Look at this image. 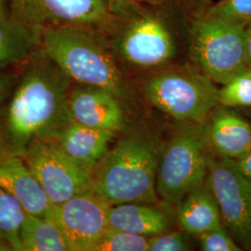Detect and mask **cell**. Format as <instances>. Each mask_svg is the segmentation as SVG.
I'll use <instances>...</instances> for the list:
<instances>
[{
  "instance_id": "9a60e30c",
  "label": "cell",
  "mask_w": 251,
  "mask_h": 251,
  "mask_svg": "<svg viewBox=\"0 0 251 251\" xmlns=\"http://www.w3.org/2000/svg\"><path fill=\"white\" fill-rule=\"evenodd\" d=\"M0 0V68L28 61L40 48V31L16 18Z\"/></svg>"
},
{
  "instance_id": "ba28073f",
  "label": "cell",
  "mask_w": 251,
  "mask_h": 251,
  "mask_svg": "<svg viewBox=\"0 0 251 251\" xmlns=\"http://www.w3.org/2000/svg\"><path fill=\"white\" fill-rule=\"evenodd\" d=\"M207 185L220 207L223 223L234 240L247 249L251 244V180L245 177L233 159H211Z\"/></svg>"
},
{
  "instance_id": "484cf974",
  "label": "cell",
  "mask_w": 251,
  "mask_h": 251,
  "mask_svg": "<svg viewBox=\"0 0 251 251\" xmlns=\"http://www.w3.org/2000/svg\"><path fill=\"white\" fill-rule=\"evenodd\" d=\"M234 163L238 171H240L245 177L251 180V152L247 153L241 158L234 160Z\"/></svg>"
},
{
  "instance_id": "5b68a950",
  "label": "cell",
  "mask_w": 251,
  "mask_h": 251,
  "mask_svg": "<svg viewBox=\"0 0 251 251\" xmlns=\"http://www.w3.org/2000/svg\"><path fill=\"white\" fill-rule=\"evenodd\" d=\"M208 151L205 124H188L179 130L160 153L155 183L157 196L175 204L201 186L211 160Z\"/></svg>"
},
{
  "instance_id": "f1b7e54d",
  "label": "cell",
  "mask_w": 251,
  "mask_h": 251,
  "mask_svg": "<svg viewBox=\"0 0 251 251\" xmlns=\"http://www.w3.org/2000/svg\"><path fill=\"white\" fill-rule=\"evenodd\" d=\"M12 249L11 247L9 246V244L7 242H5L4 240L0 239V251H11Z\"/></svg>"
},
{
  "instance_id": "9c48e42d",
  "label": "cell",
  "mask_w": 251,
  "mask_h": 251,
  "mask_svg": "<svg viewBox=\"0 0 251 251\" xmlns=\"http://www.w3.org/2000/svg\"><path fill=\"white\" fill-rule=\"evenodd\" d=\"M12 14L27 26L75 25L97 29L110 21L108 0H9Z\"/></svg>"
},
{
  "instance_id": "ac0fdd59",
  "label": "cell",
  "mask_w": 251,
  "mask_h": 251,
  "mask_svg": "<svg viewBox=\"0 0 251 251\" xmlns=\"http://www.w3.org/2000/svg\"><path fill=\"white\" fill-rule=\"evenodd\" d=\"M178 220L182 230L194 236L223 225L218 202L207 184L194 189L180 200Z\"/></svg>"
},
{
  "instance_id": "d6986e66",
  "label": "cell",
  "mask_w": 251,
  "mask_h": 251,
  "mask_svg": "<svg viewBox=\"0 0 251 251\" xmlns=\"http://www.w3.org/2000/svg\"><path fill=\"white\" fill-rule=\"evenodd\" d=\"M20 237L22 251H71L60 229L44 217L25 212Z\"/></svg>"
},
{
  "instance_id": "8992f818",
  "label": "cell",
  "mask_w": 251,
  "mask_h": 251,
  "mask_svg": "<svg viewBox=\"0 0 251 251\" xmlns=\"http://www.w3.org/2000/svg\"><path fill=\"white\" fill-rule=\"evenodd\" d=\"M190 56L200 71L225 85L248 68L246 26L208 14L196 19L190 33Z\"/></svg>"
},
{
  "instance_id": "277c9868",
  "label": "cell",
  "mask_w": 251,
  "mask_h": 251,
  "mask_svg": "<svg viewBox=\"0 0 251 251\" xmlns=\"http://www.w3.org/2000/svg\"><path fill=\"white\" fill-rule=\"evenodd\" d=\"M215 82L188 66L157 73L144 84V93L154 107L188 124H206L219 103Z\"/></svg>"
},
{
  "instance_id": "83f0119b",
  "label": "cell",
  "mask_w": 251,
  "mask_h": 251,
  "mask_svg": "<svg viewBox=\"0 0 251 251\" xmlns=\"http://www.w3.org/2000/svg\"><path fill=\"white\" fill-rule=\"evenodd\" d=\"M246 49L248 67L251 69V23L246 26Z\"/></svg>"
},
{
  "instance_id": "5bb4252c",
  "label": "cell",
  "mask_w": 251,
  "mask_h": 251,
  "mask_svg": "<svg viewBox=\"0 0 251 251\" xmlns=\"http://www.w3.org/2000/svg\"><path fill=\"white\" fill-rule=\"evenodd\" d=\"M205 130L209 148L220 157L237 160L251 152V124L235 112L215 111Z\"/></svg>"
},
{
  "instance_id": "6da1fadb",
  "label": "cell",
  "mask_w": 251,
  "mask_h": 251,
  "mask_svg": "<svg viewBox=\"0 0 251 251\" xmlns=\"http://www.w3.org/2000/svg\"><path fill=\"white\" fill-rule=\"evenodd\" d=\"M72 82L39 48L0 108V151L24 157L35 143L58 142L73 122Z\"/></svg>"
},
{
  "instance_id": "30bf717a",
  "label": "cell",
  "mask_w": 251,
  "mask_h": 251,
  "mask_svg": "<svg viewBox=\"0 0 251 251\" xmlns=\"http://www.w3.org/2000/svg\"><path fill=\"white\" fill-rule=\"evenodd\" d=\"M111 206L91 191L51 205L45 218L60 229L71 251H91L109 227Z\"/></svg>"
},
{
  "instance_id": "603a6c76",
  "label": "cell",
  "mask_w": 251,
  "mask_h": 251,
  "mask_svg": "<svg viewBox=\"0 0 251 251\" xmlns=\"http://www.w3.org/2000/svg\"><path fill=\"white\" fill-rule=\"evenodd\" d=\"M206 14L247 26L251 23V0H221L209 8Z\"/></svg>"
},
{
  "instance_id": "7c38bea8",
  "label": "cell",
  "mask_w": 251,
  "mask_h": 251,
  "mask_svg": "<svg viewBox=\"0 0 251 251\" xmlns=\"http://www.w3.org/2000/svg\"><path fill=\"white\" fill-rule=\"evenodd\" d=\"M69 109L73 121L117 133L124 128L126 118L119 99L108 90L81 85L72 89Z\"/></svg>"
},
{
  "instance_id": "ffe728a7",
  "label": "cell",
  "mask_w": 251,
  "mask_h": 251,
  "mask_svg": "<svg viewBox=\"0 0 251 251\" xmlns=\"http://www.w3.org/2000/svg\"><path fill=\"white\" fill-rule=\"evenodd\" d=\"M25 214L18 200L0 187V239L8 243L12 251H22L20 233Z\"/></svg>"
},
{
  "instance_id": "44dd1931",
  "label": "cell",
  "mask_w": 251,
  "mask_h": 251,
  "mask_svg": "<svg viewBox=\"0 0 251 251\" xmlns=\"http://www.w3.org/2000/svg\"><path fill=\"white\" fill-rule=\"evenodd\" d=\"M149 237L108 227L91 251H147Z\"/></svg>"
},
{
  "instance_id": "3957f363",
  "label": "cell",
  "mask_w": 251,
  "mask_h": 251,
  "mask_svg": "<svg viewBox=\"0 0 251 251\" xmlns=\"http://www.w3.org/2000/svg\"><path fill=\"white\" fill-rule=\"evenodd\" d=\"M97 29L63 25L40 31V49L81 85L99 87L124 99L128 93L113 48Z\"/></svg>"
},
{
  "instance_id": "8fae6325",
  "label": "cell",
  "mask_w": 251,
  "mask_h": 251,
  "mask_svg": "<svg viewBox=\"0 0 251 251\" xmlns=\"http://www.w3.org/2000/svg\"><path fill=\"white\" fill-rule=\"evenodd\" d=\"M116 48L126 63L140 68L161 66L176 54L170 29L161 19L152 15L131 21L117 38Z\"/></svg>"
},
{
  "instance_id": "52a82bcc",
  "label": "cell",
  "mask_w": 251,
  "mask_h": 251,
  "mask_svg": "<svg viewBox=\"0 0 251 251\" xmlns=\"http://www.w3.org/2000/svg\"><path fill=\"white\" fill-rule=\"evenodd\" d=\"M23 158L52 205L93 191V171L74 160L57 142L35 143Z\"/></svg>"
},
{
  "instance_id": "7402d4cb",
  "label": "cell",
  "mask_w": 251,
  "mask_h": 251,
  "mask_svg": "<svg viewBox=\"0 0 251 251\" xmlns=\"http://www.w3.org/2000/svg\"><path fill=\"white\" fill-rule=\"evenodd\" d=\"M219 103L227 107L251 106V69L247 68L224 85Z\"/></svg>"
},
{
  "instance_id": "4316f807",
  "label": "cell",
  "mask_w": 251,
  "mask_h": 251,
  "mask_svg": "<svg viewBox=\"0 0 251 251\" xmlns=\"http://www.w3.org/2000/svg\"><path fill=\"white\" fill-rule=\"evenodd\" d=\"M9 92L10 89L9 77L5 75L3 73L0 72V108L9 96Z\"/></svg>"
},
{
  "instance_id": "4fadbf2b",
  "label": "cell",
  "mask_w": 251,
  "mask_h": 251,
  "mask_svg": "<svg viewBox=\"0 0 251 251\" xmlns=\"http://www.w3.org/2000/svg\"><path fill=\"white\" fill-rule=\"evenodd\" d=\"M0 187L13 196L27 213L45 218L52 205L25 159L0 151Z\"/></svg>"
},
{
  "instance_id": "f546056e",
  "label": "cell",
  "mask_w": 251,
  "mask_h": 251,
  "mask_svg": "<svg viewBox=\"0 0 251 251\" xmlns=\"http://www.w3.org/2000/svg\"><path fill=\"white\" fill-rule=\"evenodd\" d=\"M108 1H117V2H124V1H128V0H108Z\"/></svg>"
},
{
  "instance_id": "2e32d148",
  "label": "cell",
  "mask_w": 251,
  "mask_h": 251,
  "mask_svg": "<svg viewBox=\"0 0 251 251\" xmlns=\"http://www.w3.org/2000/svg\"><path fill=\"white\" fill-rule=\"evenodd\" d=\"M116 135L114 131L94 128L73 121L57 143L74 160L93 171L108 152Z\"/></svg>"
},
{
  "instance_id": "d4e9b609",
  "label": "cell",
  "mask_w": 251,
  "mask_h": 251,
  "mask_svg": "<svg viewBox=\"0 0 251 251\" xmlns=\"http://www.w3.org/2000/svg\"><path fill=\"white\" fill-rule=\"evenodd\" d=\"M192 250L190 234L187 233H161L149 237V251H186Z\"/></svg>"
},
{
  "instance_id": "4dcf8cb0",
  "label": "cell",
  "mask_w": 251,
  "mask_h": 251,
  "mask_svg": "<svg viewBox=\"0 0 251 251\" xmlns=\"http://www.w3.org/2000/svg\"><path fill=\"white\" fill-rule=\"evenodd\" d=\"M144 1H148V2H157L159 0H144Z\"/></svg>"
},
{
  "instance_id": "7a4b0ae2",
  "label": "cell",
  "mask_w": 251,
  "mask_h": 251,
  "mask_svg": "<svg viewBox=\"0 0 251 251\" xmlns=\"http://www.w3.org/2000/svg\"><path fill=\"white\" fill-rule=\"evenodd\" d=\"M158 138L138 129L109 149L93 170V192L110 205L157 201Z\"/></svg>"
},
{
  "instance_id": "e0dca14e",
  "label": "cell",
  "mask_w": 251,
  "mask_h": 251,
  "mask_svg": "<svg viewBox=\"0 0 251 251\" xmlns=\"http://www.w3.org/2000/svg\"><path fill=\"white\" fill-rule=\"evenodd\" d=\"M109 227L152 237L168 233L171 221L160 208L141 204V202H129L111 206Z\"/></svg>"
},
{
  "instance_id": "cb8c5ba5",
  "label": "cell",
  "mask_w": 251,
  "mask_h": 251,
  "mask_svg": "<svg viewBox=\"0 0 251 251\" xmlns=\"http://www.w3.org/2000/svg\"><path fill=\"white\" fill-rule=\"evenodd\" d=\"M198 242L204 251H239L241 248L235 242L232 234L225 226L222 225L215 229L198 235Z\"/></svg>"
},
{
  "instance_id": "1f68e13d",
  "label": "cell",
  "mask_w": 251,
  "mask_h": 251,
  "mask_svg": "<svg viewBox=\"0 0 251 251\" xmlns=\"http://www.w3.org/2000/svg\"><path fill=\"white\" fill-rule=\"evenodd\" d=\"M249 250H251V246H250V247H249Z\"/></svg>"
}]
</instances>
